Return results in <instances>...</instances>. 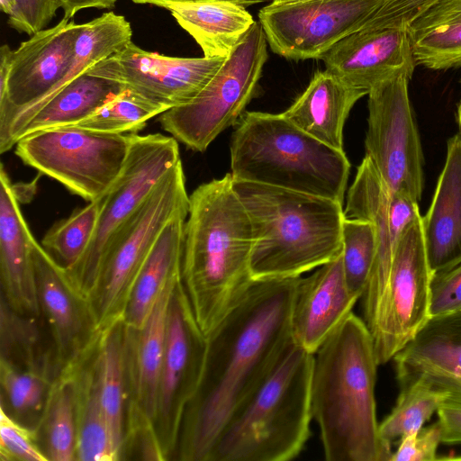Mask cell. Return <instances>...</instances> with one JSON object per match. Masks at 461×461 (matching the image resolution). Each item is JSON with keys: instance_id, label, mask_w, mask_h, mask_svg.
<instances>
[{"instance_id": "cell-1", "label": "cell", "mask_w": 461, "mask_h": 461, "mask_svg": "<svg viewBox=\"0 0 461 461\" xmlns=\"http://www.w3.org/2000/svg\"><path fill=\"white\" fill-rule=\"evenodd\" d=\"M301 277L255 280L206 337L200 384L183 417L181 459L208 461L229 419L274 367L292 338Z\"/></svg>"}, {"instance_id": "cell-2", "label": "cell", "mask_w": 461, "mask_h": 461, "mask_svg": "<svg viewBox=\"0 0 461 461\" xmlns=\"http://www.w3.org/2000/svg\"><path fill=\"white\" fill-rule=\"evenodd\" d=\"M253 232L230 173L199 185L189 196L181 287L207 337L243 299L250 272Z\"/></svg>"}, {"instance_id": "cell-3", "label": "cell", "mask_w": 461, "mask_h": 461, "mask_svg": "<svg viewBox=\"0 0 461 461\" xmlns=\"http://www.w3.org/2000/svg\"><path fill=\"white\" fill-rule=\"evenodd\" d=\"M371 334L353 312L313 354L311 410L327 461H389L379 432L378 366Z\"/></svg>"}, {"instance_id": "cell-4", "label": "cell", "mask_w": 461, "mask_h": 461, "mask_svg": "<svg viewBox=\"0 0 461 461\" xmlns=\"http://www.w3.org/2000/svg\"><path fill=\"white\" fill-rule=\"evenodd\" d=\"M233 187L251 221L254 280L298 277L341 255L342 203L234 178Z\"/></svg>"}, {"instance_id": "cell-5", "label": "cell", "mask_w": 461, "mask_h": 461, "mask_svg": "<svg viewBox=\"0 0 461 461\" xmlns=\"http://www.w3.org/2000/svg\"><path fill=\"white\" fill-rule=\"evenodd\" d=\"M313 354L291 338L263 382L236 410L208 461H289L303 449L312 420Z\"/></svg>"}, {"instance_id": "cell-6", "label": "cell", "mask_w": 461, "mask_h": 461, "mask_svg": "<svg viewBox=\"0 0 461 461\" xmlns=\"http://www.w3.org/2000/svg\"><path fill=\"white\" fill-rule=\"evenodd\" d=\"M234 179L317 195L343 204L345 152L309 135L283 113L244 112L230 140Z\"/></svg>"}, {"instance_id": "cell-7", "label": "cell", "mask_w": 461, "mask_h": 461, "mask_svg": "<svg viewBox=\"0 0 461 461\" xmlns=\"http://www.w3.org/2000/svg\"><path fill=\"white\" fill-rule=\"evenodd\" d=\"M188 211L189 196L180 161L115 232L103 255L90 303L101 332L123 321L138 276L160 232L170 220L188 215Z\"/></svg>"}, {"instance_id": "cell-8", "label": "cell", "mask_w": 461, "mask_h": 461, "mask_svg": "<svg viewBox=\"0 0 461 461\" xmlns=\"http://www.w3.org/2000/svg\"><path fill=\"white\" fill-rule=\"evenodd\" d=\"M267 47L263 28L255 21L194 100L160 114L162 128L188 149L204 151L237 123L256 95L268 57Z\"/></svg>"}, {"instance_id": "cell-9", "label": "cell", "mask_w": 461, "mask_h": 461, "mask_svg": "<svg viewBox=\"0 0 461 461\" xmlns=\"http://www.w3.org/2000/svg\"><path fill=\"white\" fill-rule=\"evenodd\" d=\"M15 148L26 165L92 202L104 197L122 171L130 134L67 125L27 134Z\"/></svg>"}, {"instance_id": "cell-10", "label": "cell", "mask_w": 461, "mask_h": 461, "mask_svg": "<svg viewBox=\"0 0 461 461\" xmlns=\"http://www.w3.org/2000/svg\"><path fill=\"white\" fill-rule=\"evenodd\" d=\"M181 161L177 140L159 133L130 134L126 163L120 176L102 197L98 223L84 257L68 277L91 303L103 255L113 236L146 200L158 181Z\"/></svg>"}, {"instance_id": "cell-11", "label": "cell", "mask_w": 461, "mask_h": 461, "mask_svg": "<svg viewBox=\"0 0 461 461\" xmlns=\"http://www.w3.org/2000/svg\"><path fill=\"white\" fill-rule=\"evenodd\" d=\"M430 279L419 215L396 244L386 285L366 326L378 365L393 358L429 320Z\"/></svg>"}, {"instance_id": "cell-12", "label": "cell", "mask_w": 461, "mask_h": 461, "mask_svg": "<svg viewBox=\"0 0 461 461\" xmlns=\"http://www.w3.org/2000/svg\"><path fill=\"white\" fill-rule=\"evenodd\" d=\"M410 78L397 76L368 93L366 155L391 193L418 202L423 190V153L409 98Z\"/></svg>"}, {"instance_id": "cell-13", "label": "cell", "mask_w": 461, "mask_h": 461, "mask_svg": "<svg viewBox=\"0 0 461 461\" xmlns=\"http://www.w3.org/2000/svg\"><path fill=\"white\" fill-rule=\"evenodd\" d=\"M384 0H300L271 3L260 23L272 51L291 60L317 59L359 30Z\"/></svg>"}, {"instance_id": "cell-14", "label": "cell", "mask_w": 461, "mask_h": 461, "mask_svg": "<svg viewBox=\"0 0 461 461\" xmlns=\"http://www.w3.org/2000/svg\"><path fill=\"white\" fill-rule=\"evenodd\" d=\"M67 18L31 35L15 50L0 49V140L23 111L49 94L74 58L83 23Z\"/></svg>"}, {"instance_id": "cell-15", "label": "cell", "mask_w": 461, "mask_h": 461, "mask_svg": "<svg viewBox=\"0 0 461 461\" xmlns=\"http://www.w3.org/2000/svg\"><path fill=\"white\" fill-rule=\"evenodd\" d=\"M225 59L169 57L144 50L131 41L87 74L115 81L166 112L194 100Z\"/></svg>"}, {"instance_id": "cell-16", "label": "cell", "mask_w": 461, "mask_h": 461, "mask_svg": "<svg viewBox=\"0 0 461 461\" xmlns=\"http://www.w3.org/2000/svg\"><path fill=\"white\" fill-rule=\"evenodd\" d=\"M32 259L41 313L50 327L58 370L81 363L97 346L98 330L88 301L67 271L34 239Z\"/></svg>"}, {"instance_id": "cell-17", "label": "cell", "mask_w": 461, "mask_h": 461, "mask_svg": "<svg viewBox=\"0 0 461 461\" xmlns=\"http://www.w3.org/2000/svg\"><path fill=\"white\" fill-rule=\"evenodd\" d=\"M321 59L326 70L367 94L386 79H411L416 62L406 28L359 29L333 45Z\"/></svg>"}, {"instance_id": "cell-18", "label": "cell", "mask_w": 461, "mask_h": 461, "mask_svg": "<svg viewBox=\"0 0 461 461\" xmlns=\"http://www.w3.org/2000/svg\"><path fill=\"white\" fill-rule=\"evenodd\" d=\"M358 299L347 284L341 255L301 277L291 314L292 339L314 354L352 312Z\"/></svg>"}, {"instance_id": "cell-19", "label": "cell", "mask_w": 461, "mask_h": 461, "mask_svg": "<svg viewBox=\"0 0 461 461\" xmlns=\"http://www.w3.org/2000/svg\"><path fill=\"white\" fill-rule=\"evenodd\" d=\"M393 360L401 388L423 380L461 399V312L429 318Z\"/></svg>"}, {"instance_id": "cell-20", "label": "cell", "mask_w": 461, "mask_h": 461, "mask_svg": "<svg viewBox=\"0 0 461 461\" xmlns=\"http://www.w3.org/2000/svg\"><path fill=\"white\" fill-rule=\"evenodd\" d=\"M16 193L3 166L0 170L1 296L17 312L40 317L32 241Z\"/></svg>"}, {"instance_id": "cell-21", "label": "cell", "mask_w": 461, "mask_h": 461, "mask_svg": "<svg viewBox=\"0 0 461 461\" xmlns=\"http://www.w3.org/2000/svg\"><path fill=\"white\" fill-rule=\"evenodd\" d=\"M391 192L368 156H365L347 196L344 215L372 222L377 250L366 290L361 297L363 321H372L389 276L396 247L390 222Z\"/></svg>"}, {"instance_id": "cell-22", "label": "cell", "mask_w": 461, "mask_h": 461, "mask_svg": "<svg viewBox=\"0 0 461 461\" xmlns=\"http://www.w3.org/2000/svg\"><path fill=\"white\" fill-rule=\"evenodd\" d=\"M422 232L431 275L461 263V133L447 141V158Z\"/></svg>"}, {"instance_id": "cell-23", "label": "cell", "mask_w": 461, "mask_h": 461, "mask_svg": "<svg viewBox=\"0 0 461 461\" xmlns=\"http://www.w3.org/2000/svg\"><path fill=\"white\" fill-rule=\"evenodd\" d=\"M181 275L169 279L143 327L135 331L133 370L134 393L131 427L150 431L158 420V389L165 352L168 308ZM134 331V330H133Z\"/></svg>"}, {"instance_id": "cell-24", "label": "cell", "mask_w": 461, "mask_h": 461, "mask_svg": "<svg viewBox=\"0 0 461 461\" xmlns=\"http://www.w3.org/2000/svg\"><path fill=\"white\" fill-rule=\"evenodd\" d=\"M366 95L326 69L317 71L303 93L283 114L316 140L344 151L345 122L354 104Z\"/></svg>"}, {"instance_id": "cell-25", "label": "cell", "mask_w": 461, "mask_h": 461, "mask_svg": "<svg viewBox=\"0 0 461 461\" xmlns=\"http://www.w3.org/2000/svg\"><path fill=\"white\" fill-rule=\"evenodd\" d=\"M131 23L124 16L113 12L83 23L74 58L64 77L43 98L14 119L6 135L0 140V152L3 154L15 145L16 134L40 107L96 64L122 50L131 41Z\"/></svg>"}, {"instance_id": "cell-26", "label": "cell", "mask_w": 461, "mask_h": 461, "mask_svg": "<svg viewBox=\"0 0 461 461\" xmlns=\"http://www.w3.org/2000/svg\"><path fill=\"white\" fill-rule=\"evenodd\" d=\"M164 8L207 58H227L255 23L245 6L230 1L170 4Z\"/></svg>"}, {"instance_id": "cell-27", "label": "cell", "mask_w": 461, "mask_h": 461, "mask_svg": "<svg viewBox=\"0 0 461 461\" xmlns=\"http://www.w3.org/2000/svg\"><path fill=\"white\" fill-rule=\"evenodd\" d=\"M187 214L170 220L160 232L147 258L128 302L123 322L140 330L171 277L181 275L184 231Z\"/></svg>"}, {"instance_id": "cell-28", "label": "cell", "mask_w": 461, "mask_h": 461, "mask_svg": "<svg viewBox=\"0 0 461 461\" xmlns=\"http://www.w3.org/2000/svg\"><path fill=\"white\" fill-rule=\"evenodd\" d=\"M416 65L461 68V0H435L407 25Z\"/></svg>"}, {"instance_id": "cell-29", "label": "cell", "mask_w": 461, "mask_h": 461, "mask_svg": "<svg viewBox=\"0 0 461 461\" xmlns=\"http://www.w3.org/2000/svg\"><path fill=\"white\" fill-rule=\"evenodd\" d=\"M124 90L115 81L85 73L40 107L18 131L14 142L35 131L77 124Z\"/></svg>"}, {"instance_id": "cell-30", "label": "cell", "mask_w": 461, "mask_h": 461, "mask_svg": "<svg viewBox=\"0 0 461 461\" xmlns=\"http://www.w3.org/2000/svg\"><path fill=\"white\" fill-rule=\"evenodd\" d=\"M126 328L119 321L102 332L95 360L99 374L100 400L116 460L124 445Z\"/></svg>"}, {"instance_id": "cell-31", "label": "cell", "mask_w": 461, "mask_h": 461, "mask_svg": "<svg viewBox=\"0 0 461 461\" xmlns=\"http://www.w3.org/2000/svg\"><path fill=\"white\" fill-rule=\"evenodd\" d=\"M76 388L77 460H116L100 400L99 374L95 356L87 368H81V365L78 366Z\"/></svg>"}, {"instance_id": "cell-32", "label": "cell", "mask_w": 461, "mask_h": 461, "mask_svg": "<svg viewBox=\"0 0 461 461\" xmlns=\"http://www.w3.org/2000/svg\"><path fill=\"white\" fill-rule=\"evenodd\" d=\"M77 364L61 371L50 385L42 418L46 456L51 461L77 460Z\"/></svg>"}, {"instance_id": "cell-33", "label": "cell", "mask_w": 461, "mask_h": 461, "mask_svg": "<svg viewBox=\"0 0 461 461\" xmlns=\"http://www.w3.org/2000/svg\"><path fill=\"white\" fill-rule=\"evenodd\" d=\"M448 397L450 393L423 380L401 388L395 406L379 423L382 438L392 445L396 439L418 431Z\"/></svg>"}, {"instance_id": "cell-34", "label": "cell", "mask_w": 461, "mask_h": 461, "mask_svg": "<svg viewBox=\"0 0 461 461\" xmlns=\"http://www.w3.org/2000/svg\"><path fill=\"white\" fill-rule=\"evenodd\" d=\"M38 317L15 312L1 296V359L12 366L42 374L50 371L41 353Z\"/></svg>"}, {"instance_id": "cell-35", "label": "cell", "mask_w": 461, "mask_h": 461, "mask_svg": "<svg viewBox=\"0 0 461 461\" xmlns=\"http://www.w3.org/2000/svg\"><path fill=\"white\" fill-rule=\"evenodd\" d=\"M102 198L74 212L54 225L42 239V247L67 272L84 257L94 237Z\"/></svg>"}, {"instance_id": "cell-36", "label": "cell", "mask_w": 461, "mask_h": 461, "mask_svg": "<svg viewBox=\"0 0 461 461\" xmlns=\"http://www.w3.org/2000/svg\"><path fill=\"white\" fill-rule=\"evenodd\" d=\"M377 250V236L368 221L345 217L342 222V267L347 284L362 297L367 285Z\"/></svg>"}, {"instance_id": "cell-37", "label": "cell", "mask_w": 461, "mask_h": 461, "mask_svg": "<svg viewBox=\"0 0 461 461\" xmlns=\"http://www.w3.org/2000/svg\"><path fill=\"white\" fill-rule=\"evenodd\" d=\"M164 111L125 89L77 125L88 130L122 134L141 130L146 122Z\"/></svg>"}, {"instance_id": "cell-38", "label": "cell", "mask_w": 461, "mask_h": 461, "mask_svg": "<svg viewBox=\"0 0 461 461\" xmlns=\"http://www.w3.org/2000/svg\"><path fill=\"white\" fill-rule=\"evenodd\" d=\"M0 378L6 399L18 415L34 414L44 408L49 376L0 360Z\"/></svg>"}, {"instance_id": "cell-39", "label": "cell", "mask_w": 461, "mask_h": 461, "mask_svg": "<svg viewBox=\"0 0 461 461\" xmlns=\"http://www.w3.org/2000/svg\"><path fill=\"white\" fill-rule=\"evenodd\" d=\"M0 456L2 461H48L35 433L12 419L0 407Z\"/></svg>"}, {"instance_id": "cell-40", "label": "cell", "mask_w": 461, "mask_h": 461, "mask_svg": "<svg viewBox=\"0 0 461 461\" xmlns=\"http://www.w3.org/2000/svg\"><path fill=\"white\" fill-rule=\"evenodd\" d=\"M461 312V263L431 275L429 315L439 317Z\"/></svg>"}, {"instance_id": "cell-41", "label": "cell", "mask_w": 461, "mask_h": 461, "mask_svg": "<svg viewBox=\"0 0 461 461\" xmlns=\"http://www.w3.org/2000/svg\"><path fill=\"white\" fill-rule=\"evenodd\" d=\"M399 447L390 461H432L437 460V449L441 443L438 422L421 428L402 438Z\"/></svg>"}, {"instance_id": "cell-42", "label": "cell", "mask_w": 461, "mask_h": 461, "mask_svg": "<svg viewBox=\"0 0 461 461\" xmlns=\"http://www.w3.org/2000/svg\"><path fill=\"white\" fill-rule=\"evenodd\" d=\"M435 0H384L360 29L405 28Z\"/></svg>"}, {"instance_id": "cell-43", "label": "cell", "mask_w": 461, "mask_h": 461, "mask_svg": "<svg viewBox=\"0 0 461 461\" xmlns=\"http://www.w3.org/2000/svg\"><path fill=\"white\" fill-rule=\"evenodd\" d=\"M54 16L50 0H14L8 24L19 32L32 35L44 29Z\"/></svg>"}, {"instance_id": "cell-44", "label": "cell", "mask_w": 461, "mask_h": 461, "mask_svg": "<svg viewBox=\"0 0 461 461\" xmlns=\"http://www.w3.org/2000/svg\"><path fill=\"white\" fill-rule=\"evenodd\" d=\"M441 442L461 443V399L448 397L437 411Z\"/></svg>"}, {"instance_id": "cell-45", "label": "cell", "mask_w": 461, "mask_h": 461, "mask_svg": "<svg viewBox=\"0 0 461 461\" xmlns=\"http://www.w3.org/2000/svg\"><path fill=\"white\" fill-rule=\"evenodd\" d=\"M52 11L63 10L64 18L71 19L80 10L86 8L105 9L113 7L117 0H50Z\"/></svg>"}, {"instance_id": "cell-46", "label": "cell", "mask_w": 461, "mask_h": 461, "mask_svg": "<svg viewBox=\"0 0 461 461\" xmlns=\"http://www.w3.org/2000/svg\"><path fill=\"white\" fill-rule=\"evenodd\" d=\"M136 4H150L154 5H158L160 7H165L167 5L170 4H180V3H193V2H201V1H211V0H131ZM236 3L238 5L243 6H249L264 2H267L270 0H223ZM272 1V0H271Z\"/></svg>"}, {"instance_id": "cell-47", "label": "cell", "mask_w": 461, "mask_h": 461, "mask_svg": "<svg viewBox=\"0 0 461 461\" xmlns=\"http://www.w3.org/2000/svg\"><path fill=\"white\" fill-rule=\"evenodd\" d=\"M456 118L461 133V101L457 104Z\"/></svg>"}, {"instance_id": "cell-48", "label": "cell", "mask_w": 461, "mask_h": 461, "mask_svg": "<svg viewBox=\"0 0 461 461\" xmlns=\"http://www.w3.org/2000/svg\"><path fill=\"white\" fill-rule=\"evenodd\" d=\"M294 1H300V0H272V3L282 4V3H289V2H294Z\"/></svg>"}, {"instance_id": "cell-49", "label": "cell", "mask_w": 461, "mask_h": 461, "mask_svg": "<svg viewBox=\"0 0 461 461\" xmlns=\"http://www.w3.org/2000/svg\"><path fill=\"white\" fill-rule=\"evenodd\" d=\"M452 459H459V460H461V456H458V457H453Z\"/></svg>"}]
</instances>
